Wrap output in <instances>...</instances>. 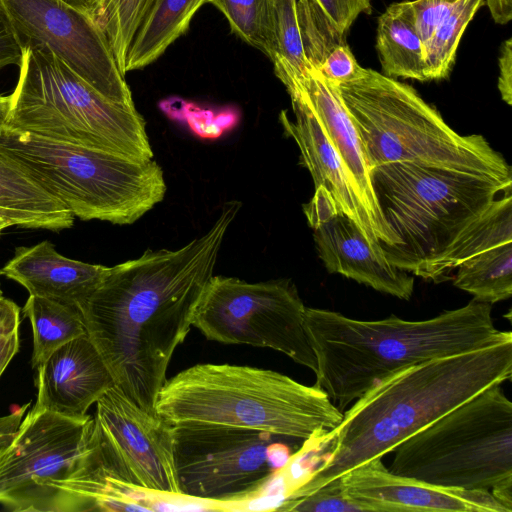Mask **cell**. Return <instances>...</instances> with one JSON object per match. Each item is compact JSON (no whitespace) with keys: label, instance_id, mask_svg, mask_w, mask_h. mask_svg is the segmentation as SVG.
Segmentation results:
<instances>
[{"label":"cell","instance_id":"obj_24","mask_svg":"<svg viewBox=\"0 0 512 512\" xmlns=\"http://www.w3.org/2000/svg\"><path fill=\"white\" fill-rule=\"evenodd\" d=\"M376 50L382 74L426 82L425 45L411 1L394 2L377 21Z\"/></svg>","mask_w":512,"mask_h":512},{"label":"cell","instance_id":"obj_37","mask_svg":"<svg viewBox=\"0 0 512 512\" xmlns=\"http://www.w3.org/2000/svg\"><path fill=\"white\" fill-rule=\"evenodd\" d=\"M499 77L498 89L501 98L508 105H512V39L505 40L500 49L498 58Z\"/></svg>","mask_w":512,"mask_h":512},{"label":"cell","instance_id":"obj_38","mask_svg":"<svg viewBox=\"0 0 512 512\" xmlns=\"http://www.w3.org/2000/svg\"><path fill=\"white\" fill-rule=\"evenodd\" d=\"M495 23L508 24L512 19V0H485Z\"/></svg>","mask_w":512,"mask_h":512},{"label":"cell","instance_id":"obj_25","mask_svg":"<svg viewBox=\"0 0 512 512\" xmlns=\"http://www.w3.org/2000/svg\"><path fill=\"white\" fill-rule=\"evenodd\" d=\"M206 0H152L129 50L126 73L143 69L187 32Z\"/></svg>","mask_w":512,"mask_h":512},{"label":"cell","instance_id":"obj_10","mask_svg":"<svg viewBox=\"0 0 512 512\" xmlns=\"http://www.w3.org/2000/svg\"><path fill=\"white\" fill-rule=\"evenodd\" d=\"M305 309L288 279L249 283L211 276L198 299L192 326L211 341L277 350L316 373Z\"/></svg>","mask_w":512,"mask_h":512},{"label":"cell","instance_id":"obj_43","mask_svg":"<svg viewBox=\"0 0 512 512\" xmlns=\"http://www.w3.org/2000/svg\"><path fill=\"white\" fill-rule=\"evenodd\" d=\"M0 275H1V271H0ZM2 289H1V285H0V295H2Z\"/></svg>","mask_w":512,"mask_h":512},{"label":"cell","instance_id":"obj_2","mask_svg":"<svg viewBox=\"0 0 512 512\" xmlns=\"http://www.w3.org/2000/svg\"><path fill=\"white\" fill-rule=\"evenodd\" d=\"M512 376V340L439 357L395 371L375 383L326 435L322 463L286 497L328 484L382 458L405 439L485 389Z\"/></svg>","mask_w":512,"mask_h":512},{"label":"cell","instance_id":"obj_26","mask_svg":"<svg viewBox=\"0 0 512 512\" xmlns=\"http://www.w3.org/2000/svg\"><path fill=\"white\" fill-rule=\"evenodd\" d=\"M23 313L33 332L31 365L34 370L56 349L86 334L83 316L77 306L29 295Z\"/></svg>","mask_w":512,"mask_h":512},{"label":"cell","instance_id":"obj_31","mask_svg":"<svg viewBox=\"0 0 512 512\" xmlns=\"http://www.w3.org/2000/svg\"><path fill=\"white\" fill-rule=\"evenodd\" d=\"M274 0H206L227 19L231 31L268 58L272 47Z\"/></svg>","mask_w":512,"mask_h":512},{"label":"cell","instance_id":"obj_40","mask_svg":"<svg viewBox=\"0 0 512 512\" xmlns=\"http://www.w3.org/2000/svg\"><path fill=\"white\" fill-rule=\"evenodd\" d=\"M75 8L89 14L93 18L97 0H64Z\"/></svg>","mask_w":512,"mask_h":512},{"label":"cell","instance_id":"obj_34","mask_svg":"<svg viewBox=\"0 0 512 512\" xmlns=\"http://www.w3.org/2000/svg\"><path fill=\"white\" fill-rule=\"evenodd\" d=\"M324 15L344 35L357 17L372 13L371 0H314Z\"/></svg>","mask_w":512,"mask_h":512},{"label":"cell","instance_id":"obj_1","mask_svg":"<svg viewBox=\"0 0 512 512\" xmlns=\"http://www.w3.org/2000/svg\"><path fill=\"white\" fill-rule=\"evenodd\" d=\"M241 208L229 201L212 227L177 250H146L108 267L79 307L114 385L152 415L171 357L188 335L198 299Z\"/></svg>","mask_w":512,"mask_h":512},{"label":"cell","instance_id":"obj_3","mask_svg":"<svg viewBox=\"0 0 512 512\" xmlns=\"http://www.w3.org/2000/svg\"><path fill=\"white\" fill-rule=\"evenodd\" d=\"M304 324L317 359L315 385L340 410L399 369L512 340L511 331L495 327L491 304L474 299L420 321L357 320L306 307Z\"/></svg>","mask_w":512,"mask_h":512},{"label":"cell","instance_id":"obj_6","mask_svg":"<svg viewBox=\"0 0 512 512\" xmlns=\"http://www.w3.org/2000/svg\"><path fill=\"white\" fill-rule=\"evenodd\" d=\"M0 154L82 220L132 224L166 193L163 170L153 158H132L9 125L0 128Z\"/></svg>","mask_w":512,"mask_h":512},{"label":"cell","instance_id":"obj_9","mask_svg":"<svg viewBox=\"0 0 512 512\" xmlns=\"http://www.w3.org/2000/svg\"><path fill=\"white\" fill-rule=\"evenodd\" d=\"M389 470L439 487L512 489V402L491 386L402 441Z\"/></svg>","mask_w":512,"mask_h":512},{"label":"cell","instance_id":"obj_21","mask_svg":"<svg viewBox=\"0 0 512 512\" xmlns=\"http://www.w3.org/2000/svg\"><path fill=\"white\" fill-rule=\"evenodd\" d=\"M0 212L11 225L52 231L70 228L75 218L63 203L45 192L2 154Z\"/></svg>","mask_w":512,"mask_h":512},{"label":"cell","instance_id":"obj_7","mask_svg":"<svg viewBox=\"0 0 512 512\" xmlns=\"http://www.w3.org/2000/svg\"><path fill=\"white\" fill-rule=\"evenodd\" d=\"M379 209L397 238L381 246L388 261L417 275L440 256L456 236L512 181L427 165L396 162L370 170Z\"/></svg>","mask_w":512,"mask_h":512},{"label":"cell","instance_id":"obj_12","mask_svg":"<svg viewBox=\"0 0 512 512\" xmlns=\"http://www.w3.org/2000/svg\"><path fill=\"white\" fill-rule=\"evenodd\" d=\"M91 447L116 480L152 495L181 496L172 423L140 408L115 385L96 402Z\"/></svg>","mask_w":512,"mask_h":512},{"label":"cell","instance_id":"obj_20","mask_svg":"<svg viewBox=\"0 0 512 512\" xmlns=\"http://www.w3.org/2000/svg\"><path fill=\"white\" fill-rule=\"evenodd\" d=\"M107 268L62 256L46 240L31 247H17L0 271L26 288L29 295L80 307Z\"/></svg>","mask_w":512,"mask_h":512},{"label":"cell","instance_id":"obj_4","mask_svg":"<svg viewBox=\"0 0 512 512\" xmlns=\"http://www.w3.org/2000/svg\"><path fill=\"white\" fill-rule=\"evenodd\" d=\"M156 413L172 424L198 423L313 440L343 413L317 385L282 373L231 364H196L166 380Z\"/></svg>","mask_w":512,"mask_h":512},{"label":"cell","instance_id":"obj_33","mask_svg":"<svg viewBox=\"0 0 512 512\" xmlns=\"http://www.w3.org/2000/svg\"><path fill=\"white\" fill-rule=\"evenodd\" d=\"M20 307L0 295V376L19 349Z\"/></svg>","mask_w":512,"mask_h":512},{"label":"cell","instance_id":"obj_41","mask_svg":"<svg viewBox=\"0 0 512 512\" xmlns=\"http://www.w3.org/2000/svg\"><path fill=\"white\" fill-rule=\"evenodd\" d=\"M9 226H11V225H10V223L5 222V221H0V232H1L3 229H5V228H7V227H9Z\"/></svg>","mask_w":512,"mask_h":512},{"label":"cell","instance_id":"obj_39","mask_svg":"<svg viewBox=\"0 0 512 512\" xmlns=\"http://www.w3.org/2000/svg\"><path fill=\"white\" fill-rule=\"evenodd\" d=\"M11 111V95H0V128L7 125Z\"/></svg>","mask_w":512,"mask_h":512},{"label":"cell","instance_id":"obj_17","mask_svg":"<svg viewBox=\"0 0 512 512\" xmlns=\"http://www.w3.org/2000/svg\"><path fill=\"white\" fill-rule=\"evenodd\" d=\"M290 98L295 120L282 110L279 121L296 142L315 189L323 188L336 209L353 220L373 246L395 244L396 239L370 212L354 177L307 105L298 97Z\"/></svg>","mask_w":512,"mask_h":512},{"label":"cell","instance_id":"obj_8","mask_svg":"<svg viewBox=\"0 0 512 512\" xmlns=\"http://www.w3.org/2000/svg\"><path fill=\"white\" fill-rule=\"evenodd\" d=\"M8 124L37 135L132 158L151 159L136 108L101 95L50 52L23 49Z\"/></svg>","mask_w":512,"mask_h":512},{"label":"cell","instance_id":"obj_22","mask_svg":"<svg viewBox=\"0 0 512 512\" xmlns=\"http://www.w3.org/2000/svg\"><path fill=\"white\" fill-rule=\"evenodd\" d=\"M512 188L503 192L472 220L437 258L416 276L440 282L464 261L496 246L512 242Z\"/></svg>","mask_w":512,"mask_h":512},{"label":"cell","instance_id":"obj_42","mask_svg":"<svg viewBox=\"0 0 512 512\" xmlns=\"http://www.w3.org/2000/svg\"><path fill=\"white\" fill-rule=\"evenodd\" d=\"M0 221H5V222L10 223L9 221L6 220V218L3 216V214L1 212H0ZM10 225H11V223H10Z\"/></svg>","mask_w":512,"mask_h":512},{"label":"cell","instance_id":"obj_35","mask_svg":"<svg viewBox=\"0 0 512 512\" xmlns=\"http://www.w3.org/2000/svg\"><path fill=\"white\" fill-rule=\"evenodd\" d=\"M455 0H412L416 27L424 42L427 44L435 28Z\"/></svg>","mask_w":512,"mask_h":512},{"label":"cell","instance_id":"obj_29","mask_svg":"<svg viewBox=\"0 0 512 512\" xmlns=\"http://www.w3.org/2000/svg\"><path fill=\"white\" fill-rule=\"evenodd\" d=\"M269 59L284 84L310 69L305 57L297 12V0H274L272 47Z\"/></svg>","mask_w":512,"mask_h":512},{"label":"cell","instance_id":"obj_19","mask_svg":"<svg viewBox=\"0 0 512 512\" xmlns=\"http://www.w3.org/2000/svg\"><path fill=\"white\" fill-rule=\"evenodd\" d=\"M284 86L290 97H298L307 105L354 177L370 212L397 241L377 204L361 139L338 86L313 68Z\"/></svg>","mask_w":512,"mask_h":512},{"label":"cell","instance_id":"obj_14","mask_svg":"<svg viewBox=\"0 0 512 512\" xmlns=\"http://www.w3.org/2000/svg\"><path fill=\"white\" fill-rule=\"evenodd\" d=\"M93 418L32 406L14 437L0 449V504L13 512H40L43 484L67 478L90 446Z\"/></svg>","mask_w":512,"mask_h":512},{"label":"cell","instance_id":"obj_18","mask_svg":"<svg viewBox=\"0 0 512 512\" xmlns=\"http://www.w3.org/2000/svg\"><path fill=\"white\" fill-rule=\"evenodd\" d=\"M34 408L83 417L114 380L86 334L56 349L36 370Z\"/></svg>","mask_w":512,"mask_h":512},{"label":"cell","instance_id":"obj_5","mask_svg":"<svg viewBox=\"0 0 512 512\" xmlns=\"http://www.w3.org/2000/svg\"><path fill=\"white\" fill-rule=\"evenodd\" d=\"M337 86L370 170L417 162L512 181L511 168L482 135L458 134L412 86L366 68Z\"/></svg>","mask_w":512,"mask_h":512},{"label":"cell","instance_id":"obj_11","mask_svg":"<svg viewBox=\"0 0 512 512\" xmlns=\"http://www.w3.org/2000/svg\"><path fill=\"white\" fill-rule=\"evenodd\" d=\"M275 437L220 425L172 424L180 495L216 502L252 498L289 460L288 447Z\"/></svg>","mask_w":512,"mask_h":512},{"label":"cell","instance_id":"obj_36","mask_svg":"<svg viewBox=\"0 0 512 512\" xmlns=\"http://www.w3.org/2000/svg\"><path fill=\"white\" fill-rule=\"evenodd\" d=\"M23 49L0 0V69L8 65L20 66Z\"/></svg>","mask_w":512,"mask_h":512},{"label":"cell","instance_id":"obj_15","mask_svg":"<svg viewBox=\"0 0 512 512\" xmlns=\"http://www.w3.org/2000/svg\"><path fill=\"white\" fill-rule=\"evenodd\" d=\"M303 209L328 272L399 299L411 298L414 277L391 264L382 247L373 246L356 223L336 209L323 188L315 189Z\"/></svg>","mask_w":512,"mask_h":512},{"label":"cell","instance_id":"obj_30","mask_svg":"<svg viewBox=\"0 0 512 512\" xmlns=\"http://www.w3.org/2000/svg\"><path fill=\"white\" fill-rule=\"evenodd\" d=\"M151 3L152 0H97L93 19L106 35L123 75L132 41Z\"/></svg>","mask_w":512,"mask_h":512},{"label":"cell","instance_id":"obj_27","mask_svg":"<svg viewBox=\"0 0 512 512\" xmlns=\"http://www.w3.org/2000/svg\"><path fill=\"white\" fill-rule=\"evenodd\" d=\"M453 284L473 299L493 304L512 295V242L484 251L456 267Z\"/></svg>","mask_w":512,"mask_h":512},{"label":"cell","instance_id":"obj_28","mask_svg":"<svg viewBox=\"0 0 512 512\" xmlns=\"http://www.w3.org/2000/svg\"><path fill=\"white\" fill-rule=\"evenodd\" d=\"M485 0H455L425 45L427 81L449 77L455 64L460 40Z\"/></svg>","mask_w":512,"mask_h":512},{"label":"cell","instance_id":"obj_16","mask_svg":"<svg viewBox=\"0 0 512 512\" xmlns=\"http://www.w3.org/2000/svg\"><path fill=\"white\" fill-rule=\"evenodd\" d=\"M343 494L362 512H509L489 491L450 489L391 472L373 458L338 477Z\"/></svg>","mask_w":512,"mask_h":512},{"label":"cell","instance_id":"obj_13","mask_svg":"<svg viewBox=\"0 0 512 512\" xmlns=\"http://www.w3.org/2000/svg\"><path fill=\"white\" fill-rule=\"evenodd\" d=\"M22 49L55 55L101 95L135 108L103 30L64 0H1Z\"/></svg>","mask_w":512,"mask_h":512},{"label":"cell","instance_id":"obj_23","mask_svg":"<svg viewBox=\"0 0 512 512\" xmlns=\"http://www.w3.org/2000/svg\"><path fill=\"white\" fill-rule=\"evenodd\" d=\"M297 12L305 57L310 68L340 85L361 77V67L342 34L314 0H297Z\"/></svg>","mask_w":512,"mask_h":512},{"label":"cell","instance_id":"obj_32","mask_svg":"<svg viewBox=\"0 0 512 512\" xmlns=\"http://www.w3.org/2000/svg\"><path fill=\"white\" fill-rule=\"evenodd\" d=\"M274 510L298 512H362L358 505L350 501L343 494L338 478L307 494L297 497H286Z\"/></svg>","mask_w":512,"mask_h":512}]
</instances>
